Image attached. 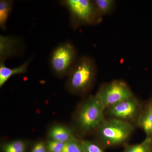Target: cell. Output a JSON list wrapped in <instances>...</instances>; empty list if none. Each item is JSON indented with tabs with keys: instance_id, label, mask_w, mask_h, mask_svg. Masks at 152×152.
Listing matches in <instances>:
<instances>
[{
	"instance_id": "1",
	"label": "cell",
	"mask_w": 152,
	"mask_h": 152,
	"mask_svg": "<svg viewBox=\"0 0 152 152\" xmlns=\"http://www.w3.org/2000/svg\"><path fill=\"white\" fill-rule=\"evenodd\" d=\"M60 3L69 11L71 25L74 29L94 26L102 21L103 17L96 9L94 1L63 0Z\"/></svg>"
},
{
	"instance_id": "2",
	"label": "cell",
	"mask_w": 152,
	"mask_h": 152,
	"mask_svg": "<svg viewBox=\"0 0 152 152\" xmlns=\"http://www.w3.org/2000/svg\"><path fill=\"white\" fill-rule=\"evenodd\" d=\"M96 73V65L92 58L82 56L77 60L68 75V88L75 93L86 92L92 85Z\"/></svg>"
},
{
	"instance_id": "3",
	"label": "cell",
	"mask_w": 152,
	"mask_h": 152,
	"mask_svg": "<svg viewBox=\"0 0 152 152\" xmlns=\"http://www.w3.org/2000/svg\"><path fill=\"white\" fill-rule=\"evenodd\" d=\"M78 59L77 49L73 44L69 42H64L53 50L49 65L55 75L62 77L69 75Z\"/></svg>"
},
{
	"instance_id": "4",
	"label": "cell",
	"mask_w": 152,
	"mask_h": 152,
	"mask_svg": "<svg viewBox=\"0 0 152 152\" xmlns=\"http://www.w3.org/2000/svg\"><path fill=\"white\" fill-rule=\"evenodd\" d=\"M134 130L130 123L118 119L104 121L99 127V137L107 146L116 145L124 142Z\"/></svg>"
},
{
	"instance_id": "5",
	"label": "cell",
	"mask_w": 152,
	"mask_h": 152,
	"mask_svg": "<svg viewBox=\"0 0 152 152\" xmlns=\"http://www.w3.org/2000/svg\"><path fill=\"white\" fill-rule=\"evenodd\" d=\"M104 109L96 95L90 99L79 112L78 122L81 129L87 132L99 127L104 121Z\"/></svg>"
},
{
	"instance_id": "6",
	"label": "cell",
	"mask_w": 152,
	"mask_h": 152,
	"mask_svg": "<svg viewBox=\"0 0 152 152\" xmlns=\"http://www.w3.org/2000/svg\"><path fill=\"white\" fill-rule=\"evenodd\" d=\"M96 95L106 109L134 95L126 83L121 80H115L101 87Z\"/></svg>"
},
{
	"instance_id": "7",
	"label": "cell",
	"mask_w": 152,
	"mask_h": 152,
	"mask_svg": "<svg viewBox=\"0 0 152 152\" xmlns=\"http://www.w3.org/2000/svg\"><path fill=\"white\" fill-rule=\"evenodd\" d=\"M108 109L109 114L113 118L129 122L137 118L138 119L140 106L139 101L134 95Z\"/></svg>"
},
{
	"instance_id": "8",
	"label": "cell",
	"mask_w": 152,
	"mask_h": 152,
	"mask_svg": "<svg viewBox=\"0 0 152 152\" xmlns=\"http://www.w3.org/2000/svg\"><path fill=\"white\" fill-rule=\"evenodd\" d=\"M25 49L21 38L15 36H0V62L4 63L12 57L21 56Z\"/></svg>"
},
{
	"instance_id": "9",
	"label": "cell",
	"mask_w": 152,
	"mask_h": 152,
	"mask_svg": "<svg viewBox=\"0 0 152 152\" xmlns=\"http://www.w3.org/2000/svg\"><path fill=\"white\" fill-rule=\"evenodd\" d=\"M30 61L25 62L17 67H7L4 63L0 62V87H2L10 78L14 75L23 74L27 72Z\"/></svg>"
},
{
	"instance_id": "10",
	"label": "cell",
	"mask_w": 152,
	"mask_h": 152,
	"mask_svg": "<svg viewBox=\"0 0 152 152\" xmlns=\"http://www.w3.org/2000/svg\"><path fill=\"white\" fill-rule=\"evenodd\" d=\"M139 126L146 133L147 137L151 138L152 135V102L147 104L138 119Z\"/></svg>"
},
{
	"instance_id": "11",
	"label": "cell",
	"mask_w": 152,
	"mask_h": 152,
	"mask_svg": "<svg viewBox=\"0 0 152 152\" xmlns=\"http://www.w3.org/2000/svg\"><path fill=\"white\" fill-rule=\"evenodd\" d=\"M49 137L52 140L64 143L77 140L69 129L61 126H55L52 128L49 132Z\"/></svg>"
},
{
	"instance_id": "12",
	"label": "cell",
	"mask_w": 152,
	"mask_h": 152,
	"mask_svg": "<svg viewBox=\"0 0 152 152\" xmlns=\"http://www.w3.org/2000/svg\"><path fill=\"white\" fill-rule=\"evenodd\" d=\"M13 1L11 0L0 1V27L2 30L7 29V23L12 10Z\"/></svg>"
},
{
	"instance_id": "13",
	"label": "cell",
	"mask_w": 152,
	"mask_h": 152,
	"mask_svg": "<svg viewBox=\"0 0 152 152\" xmlns=\"http://www.w3.org/2000/svg\"><path fill=\"white\" fill-rule=\"evenodd\" d=\"M94 2L98 13L102 17L113 12L116 6L114 0H94Z\"/></svg>"
},
{
	"instance_id": "14",
	"label": "cell",
	"mask_w": 152,
	"mask_h": 152,
	"mask_svg": "<svg viewBox=\"0 0 152 152\" xmlns=\"http://www.w3.org/2000/svg\"><path fill=\"white\" fill-rule=\"evenodd\" d=\"M124 152H152V138L147 137L140 143L127 147Z\"/></svg>"
},
{
	"instance_id": "15",
	"label": "cell",
	"mask_w": 152,
	"mask_h": 152,
	"mask_svg": "<svg viewBox=\"0 0 152 152\" xmlns=\"http://www.w3.org/2000/svg\"><path fill=\"white\" fill-rule=\"evenodd\" d=\"M26 144L22 140L13 141L7 143L2 147L4 152H25Z\"/></svg>"
},
{
	"instance_id": "16",
	"label": "cell",
	"mask_w": 152,
	"mask_h": 152,
	"mask_svg": "<svg viewBox=\"0 0 152 152\" xmlns=\"http://www.w3.org/2000/svg\"><path fill=\"white\" fill-rule=\"evenodd\" d=\"M63 152H84L81 142L72 141L65 143Z\"/></svg>"
},
{
	"instance_id": "17",
	"label": "cell",
	"mask_w": 152,
	"mask_h": 152,
	"mask_svg": "<svg viewBox=\"0 0 152 152\" xmlns=\"http://www.w3.org/2000/svg\"><path fill=\"white\" fill-rule=\"evenodd\" d=\"M81 143L84 152H104L100 147L93 142L84 141Z\"/></svg>"
},
{
	"instance_id": "18",
	"label": "cell",
	"mask_w": 152,
	"mask_h": 152,
	"mask_svg": "<svg viewBox=\"0 0 152 152\" xmlns=\"http://www.w3.org/2000/svg\"><path fill=\"white\" fill-rule=\"evenodd\" d=\"M65 143L57 141L50 140L47 146L49 152H63Z\"/></svg>"
},
{
	"instance_id": "19",
	"label": "cell",
	"mask_w": 152,
	"mask_h": 152,
	"mask_svg": "<svg viewBox=\"0 0 152 152\" xmlns=\"http://www.w3.org/2000/svg\"><path fill=\"white\" fill-rule=\"evenodd\" d=\"M31 152H49L48 146L43 142H39L34 146Z\"/></svg>"
},
{
	"instance_id": "20",
	"label": "cell",
	"mask_w": 152,
	"mask_h": 152,
	"mask_svg": "<svg viewBox=\"0 0 152 152\" xmlns=\"http://www.w3.org/2000/svg\"><path fill=\"white\" fill-rule=\"evenodd\" d=\"M151 101L152 102V100H151Z\"/></svg>"
},
{
	"instance_id": "21",
	"label": "cell",
	"mask_w": 152,
	"mask_h": 152,
	"mask_svg": "<svg viewBox=\"0 0 152 152\" xmlns=\"http://www.w3.org/2000/svg\"><path fill=\"white\" fill-rule=\"evenodd\" d=\"M151 138H152V136H151Z\"/></svg>"
}]
</instances>
